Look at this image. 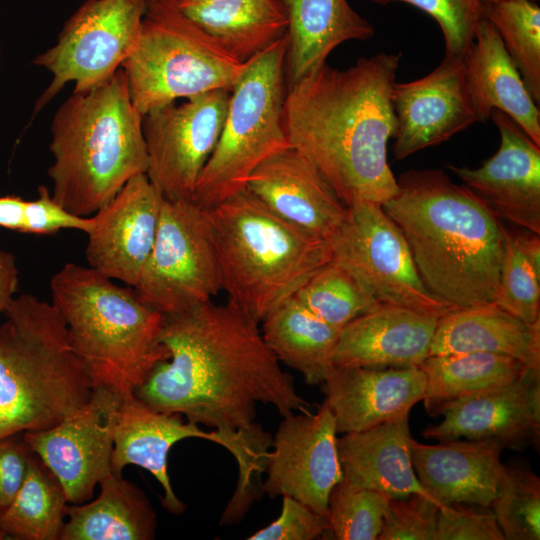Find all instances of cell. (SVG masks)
Wrapping results in <instances>:
<instances>
[{
	"label": "cell",
	"mask_w": 540,
	"mask_h": 540,
	"mask_svg": "<svg viewBox=\"0 0 540 540\" xmlns=\"http://www.w3.org/2000/svg\"><path fill=\"white\" fill-rule=\"evenodd\" d=\"M259 323L227 301L164 316L158 362L134 395L152 408L214 428L250 484L265 470L272 439L255 422L258 403L283 417L308 412L293 377L265 343Z\"/></svg>",
	"instance_id": "1"
},
{
	"label": "cell",
	"mask_w": 540,
	"mask_h": 540,
	"mask_svg": "<svg viewBox=\"0 0 540 540\" xmlns=\"http://www.w3.org/2000/svg\"><path fill=\"white\" fill-rule=\"evenodd\" d=\"M401 54L361 57L347 69L326 62L287 86L282 124L347 207L384 204L398 191L387 159L395 132L392 89Z\"/></svg>",
	"instance_id": "2"
},
{
	"label": "cell",
	"mask_w": 540,
	"mask_h": 540,
	"mask_svg": "<svg viewBox=\"0 0 540 540\" xmlns=\"http://www.w3.org/2000/svg\"><path fill=\"white\" fill-rule=\"evenodd\" d=\"M382 204L403 233L426 289L454 309L493 303L505 227L464 185L439 169L408 170Z\"/></svg>",
	"instance_id": "3"
},
{
	"label": "cell",
	"mask_w": 540,
	"mask_h": 540,
	"mask_svg": "<svg viewBox=\"0 0 540 540\" xmlns=\"http://www.w3.org/2000/svg\"><path fill=\"white\" fill-rule=\"evenodd\" d=\"M143 116L122 68L86 92L73 93L51 123V196L69 212L94 214L132 177L146 173Z\"/></svg>",
	"instance_id": "4"
},
{
	"label": "cell",
	"mask_w": 540,
	"mask_h": 540,
	"mask_svg": "<svg viewBox=\"0 0 540 540\" xmlns=\"http://www.w3.org/2000/svg\"><path fill=\"white\" fill-rule=\"evenodd\" d=\"M50 291L93 389L133 393L158 362L169 359L159 341L164 316L132 287L67 263L51 278Z\"/></svg>",
	"instance_id": "5"
},
{
	"label": "cell",
	"mask_w": 540,
	"mask_h": 540,
	"mask_svg": "<svg viewBox=\"0 0 540 540\" xmlns=\"http://www.w3.org/2000/svg\"><path fill=\"white\" fill-rule=\"evenodd\" d=\"M208 211L222 291L259 324L332 260L327 240L281 218L247 187Z\"/></svg>",
	"instance_id": "6"
},
{
	"label": "cell",
	"mask_w": 540,
	"mask_h": 540,
	"mask_svg": "<svg viewBox=\"0 0 540 540\" xmlns=\"http://www.w3.org/2000/svg\"><path fill=\"white\" fill-rule=\"evenodd\" d=\"M0 325V440L44 430L83 406L91 381L65 321L31 294L15 296Z\"/></svg>",
	"instance_id": "7"
},
{
	"label": "cell",
	"mask_w": 540,
	"mask_h": 540,
	"mask_svg": "<svg viewBox=\"0 0 540 540\" xmlns=\"http://www.w3.org/2000/svg\"><path fill=\"white\" fill-rule=\"evenodd\" d=\"M246 63L186 17L176 0H148L137 44L121 68L143 116L178 98L231 91Z\"/></svg>",
	"instance_id": "8"
},
{
	"label": "cell",
	"mask_w": 540,
	"mask_h": 540,
	"mask_svg": "<svg viewBox=\"0 0 540 540\" xmlns=\"http://www.w3.org/2000/svg\"><path fill=\"white\" fill-rule=\"evenodd\" d=\"M286 37L250 58L230 93L218 142L196 184L193 201L212 208L244 189L254 170L292 148L282 124L287 92Z\"/></svg>",
	"instance_id": "9"
},
{
	"label": "cell",
	"mask_w": 540,
	"mask_h": 540,
	"mask_svg": "<svg viewBox=\"0 0 540 540\" xmlns=\"http://www.w3.org/2000/svg\"><path fill=\"white\" fill-rule=\"evenodd\" d=\"M133 289L163 316L212 301L222 291L207 208L163 197L155 243Z\"/></svg>",
	"instance_id": "10"
},
{
	"label": "cell",
	"mask_w": 540,
	"mask_h": 540,
	"mask_svg": "<svg viewBox=\"0 0 540 540\" xmlns=\"http://www.w3.org/2000/svg\"><path fill=\"white\" fill-rule=\"evenodd\" d=\"M328 242L331 261L346 269L378 304L439 318L456 310L426 289L403 233L382 204L360 201L347 206Z\"/></svg>",
	"instance_id": "11"
},
{
	"label": "cell",
	"mask_w": 540,
	"mask_h": 540,
	"mask_svg": "<svg viewBox=\"0 0 540 540\" xmlns=\"http://www.w3.org/2000/svg\"><path fill=\"white\" fill-rule=\"evenodd\" d=\"M148 0H87L66 21L56 44L34 63L52 74L35 111L69 83L86 92L110 79L135 48Z\"/></svg>",
	"instance_id": "12"
},
{
	"label": "cell",
	"mask_w": 540,
	"mask_h": 540,
	"mask_svg": "<svg viewBox=\"0 0 540 540\" xmlns=\"http://www.w3.org/2000/svg\"><path fill=\"white\" fill-rule=\"evenodd\" d=\"M230 93L208 91L143 115L146 175L164 198L193 200L199 176L220 137Z\"/></svg>",
	"instance_id": "13"
},
{
	"label": "cell",
	"mask_w": 540,
	"mask_h": 540,
	"mask_svg": "<svg viewBox=\"0 0 540 540\" xmlns=\"http://www.w3.org/2000/svg\"><path fill=\"white\" fill-rule=\"evenodd\" d=\"M120 396L93 389L89 400L52 427L23 433L29 450L55 475L69 504L89 500L112 473L113 429Z\"/></svg>",
	"instance_id": "14"
},
{
	"label": "cell",
	"mask_w": 540,
	"mask_h": 540,
	"mask_svg": "<svg viewBox=\"0 0 540 540\" xmlns=\"http://www.w3.org/2000/svg\"><path fill=\"white\" fill-rule=\"evenodd\" d=\"M334 416L324 401L315 413L285 416L272 439L262 492L290 496L328 519V500L342 480Z\"/></svg>",
	"instance_id": "15"
},
{
	"label": "cell",
	"mask_w": 540,
	"mask_h": 540,
	"mask_svg": "<svg viewBox=\"0 0 540 540\" xmlns=\"http://www.w3.org/2000/svg\"><path fill=\"white\" fill-rule=\"evenodd\" d=\"M393 155L405 159L449 140L478 121L464 57L445 54L427 75L392 89Z\"/></svg>",
	"instance_id": "16"
},
{
	"label": "cell",
	"mask_w": 540,
	"mask_h": 540,
	"mask_svg": "<svg viewBox=\"0 0 540 540\" xmlns=\"http://www.w3.org/2000/svg\"><path fill=\"white\" fill-rule=\"evenodd\" d=\"M163 195L138 174L91 215L89 267L134 288L153 249Z\"/></svg>",
	"instance_id": "17"
},
{
	"label": "cell",
	"mask_w": 540,
	"mask_h": 540,
	"mask_svg": "<svg viewBox=\"0 0 540 540\" xmlns=\"http://www.w3.org/2000/svg\"><path fill=\"white\" fill-rule=\"evenodd\" d=\"M437 425L422 435L439 441L495 439L504 448H538L540 440V370L528 369L521 377L454 400L445 405Z\"/></svg>",
	"instance_id": "18"
},
{
	"label": "cell",
	"mask_w": 540,
	"mask_h": 540,
	"mask_svg": "<svg viewBox=\"0 0 540 540\" xmlns=\"http://www.w3.org/2000/svg\"><path fill=\"white\" fill-rule=\"evenodd\" d=\"M490 118L500 134L497 152L478 168H447L499 219L540 234V146L506 114L494 110Z\"/></svg>",
	"instance_id": "19"
},
{
	"label": "cell",
	"mask_w": 540,
	"mask_h": 540,
	"mask_svg": "<svg viewBox=\"0 0 540 540\" xmlns=\"http://www.w3.org/2000/svg\"><path fill=\"white\" fill-rule=\"evenodd\" d=\"M337 433H353L408 416L422 401L420 367L367 368L331 365L322 383Z\"/></svg>",
	"instance_id": "20"
},
{
	"label": "cell",
	"mask_w": 540,
	"mask_h": 540,
	"mask_svg": "<svg viewBox=\"0 0 540 540\" xmlns=\"http://www.w3.org/2000/svg\"><path fill=\"white\" fill-rule=\"evenodd\" d=\"M201 438L225 446L217 432H206L198 425L185 422L181 415L158 411L134 393L120 396L113 429L112 472L122 475L127 465L150 472L163 488L162 506L174 515L186 508L174 492L168 475V454L177 442Z\"/></svg>",
	"instance_id": "21"
},
{
	"label": "cell",
	"mask_w": 540,
	"mask_h": 540,
	"mask_svg": "<svg viewBox=\"0 0 540 540\" xmlns=\"http://www.w3.org/2000/svg\"><path fill=\"white\" fill-rule=\"evenodd\" d=\"M439 317L380 305L341 328L331 364L341 367H419L429 356Z\"/></svg>",
	"instance_id": "22"
},
{
	"label": "cell",
	"mask_w": 540,
	"mask_h": 540,
	"mask_svg": "<svg viewBox=\"0 0 540 540\" xmlns=\"http://www.w3.org/2000/svg\"><path fill=\"white\" fill-rule=\"evenodd\" d=\"M246 187L275 214L327 241L346 214L319 171L294 148L263 162Z\"/></svg>",
	"instance_id": "23"
},
{
	"label": "cell",
	"mask_w": 540,
	"mask_h": 540,
	"mask_svg": "<svg viewBox=\"0 0 540 540\" xmlns=\"http://www.w3.org/2000/svg\"><path fill=\"white\" fill-rule=\"evenodd\" d=\"M495 439L445 440L422 444L411 440L415 474L428 495L439 505L470 503L490 507L503 464L504 450Z\"/></svg>",
	"instance_id": "24"
},
{
	"label": "cell",
	"mask_w": 540,
	"mask_h": 540,
	"mask_svg": "<svg viewBox=\"0 0 540 540\" xmlns=\"http://www.w3.org/2000/svg\"><path fill=\"white\" fill-rule=\"evenodd\" d=\"M409 415L337 439L342 482L389 499L426 494L411 460Z\"/></svg>",
	"instance_id": "25"
},
{
	"label": "cell",
	"mask_w": 540,
	"mask_h": 540,
	"mask_svg": "<svg viewBox=\"0 0 540 540\" xmlns=\"http://www.w3.org/2000/svg\"><path fill=\"white\" fill-rule=\"evenodd\" d=\"M479 122L498 110L510 117L540 146V111L506 52L493 25L485 19L464 57Z\"/></svg>",
	"instance_id": "26"
},
{
	"label": "cell",
	"mask_w": 540,
	"mask_h": 540,
	"mask_svg": "<svg viewBox=\"0 0 540 540\" xmlns=\"http://www.w3.org/2000/svg\"><path fill=\"white\" fill-rule=\"evenodd\" d=\"M287 19V86L326 62L349 40H368L374 26L347 0H278Z\"/></svg>",
	"instance_id": "27"
},
{
	"label": "cell",
	"mask_w": 540,
	"mask_h": 540,
	"mask_svg": "<svg viewBox=\"0 0 540 540\" xmlns=\"http://www.w3.org/2000/svg\"><path fill=\"white\" fill-rule=\"evenodd\" d=\"M489 352L540 369V321L528 323L494 303L456 309L439 318L430 355Z\"/></svg>",
	"instance_id": "28"
},
{
	"label": "cell",
	"mask_w": 540,
	"mask_h": 540,
	"mask_svg": "<svg viewBox=\"0 0 540 540\" xmlns=\"http://www.w3.org/2000/svg\"><path fill=\"white\" fill-rule=\"evenodd\" d=\"M99 496L89 503L67 506L60 540H151L157 517L146 494L113 472L99 484Z\"/></svg>",
	"instance_id": "29"
},
{
	"label": "cell",
	"mask_w": 540,
	"mask_h": 540,
	"mask_svg": "<svg viewBox=\"0 0 540 540\" xmlns=\"http://www.w3.org/2000/svg\"><path fill=\"white\" fill-rule=\"evenodd\" d=\"M180 11L241 61L286 34L278 0H176Z\"/></svg>",
	"instance_id": "30"
},
{
	"label": "cell",
	"mask_w": 540,
	"mask_h": 540,
	"mask_svg": "<svg viewBox=\"0 0 540 540\" xmlns=\"http://www.w3.org/2000/svg\"><path fill=\"white\" fill-rule=\"evenodd\" d=\"M260 325L265 343L279 362L301 373L309 385L323 383L340 329L317 317L294 295Z\"/></svg>",
	"instance_id": "31"
},
{
	"label": "cell",
	"mask_w": 540,
	"mask_h": 540,
	"mask_svg": "<svg viewBox=\"0 0 540 540\" xmlns=\"http://www.w3.org/2000/svg\"><path fill=\"white\" fill-rule=\"evenodd\" d=\"M419 367L426 378L422 401L432 417L454 400L509 383L532 369L511 356L489 352L430 355Z\"/></svg>",
	"instance_id": "32"
},
{
	"label": "cell",
	"mask_w": 540,
	"mask_h": 540,
	"mask_svg": "<svg viewBox=\"0 0 540 540\" xmlns=\"http://www.w3.org/2000/svg\"><path fill=\"white\" fill-rule=\"evenodd\" d=\"M68 504L58 479L32 453L18 491L0 515V539L60 540Z\"/></svg>",
	"instance_id": "33"
},
{
	"label": "cell",
	"mask_w": 540,
	"mask_h": 540,
	"mask_svg": "<svg viewBox=\"0 0 540 540\" xmlns=\"http://www.w3.org/2000/svg\"><path fill=\"white\" fill-rule=\"evenodd\" d=\"M486 19L496 29L527 90L540 102V7L533 0L486 4Z\"/></svg>",
	"instance_id": "34"
},
{
	"label": "cell",
	"mask_w": 540,
	"mask_h": 540,
	"mask_svg": "<svg viewBox=\"0 0 540 540\" xmlns=\"http://www.w3.org/2000/svg\"><path fill=\"white\" fill-rule=\"evenodd\" d=\"M294 296L317 317L340 330L380 306L346 269L333 261L310 277Z\"/></svg>",
	"instance_id": "35"
},
{
	"label": "cell",
	"mask_w": 540,
	"mask_h": 540,
	"mask_svg": "<svg viewBox=\"0 0 540 540\" xmlns=\"http://www.w3.org/2000/svg\"><path fill=\"white\" fill-rule=\"evenodd\" d=\"M490 508L505 540L540 539V479L529 466L503 464Z\"/></svg>",
	"instance_id": "36"
},
{
	"label": "cell",
	"mask_w": 540,
	"mask_h": 540,
	"mask_svg": "<svg viewBox=\"0 0 540 540\" xmlns=\"http://www.w3.org/2000/svg\"><path fill=\"white\" fill-rule=\"evenodd\" d=\"M389 498L369 489H355L340 481L328 500L325 539L378 540Z\"/></svg>",
	"instance_id": "37"
},
{
	"label": "cell",
	"mask_w": 540,
	"mask_h": 540,
	"mask_svg": "<svg viewBox=\"0 0 540 540\" xmlns=\"http://www.w3.org/2000/svg\"><path fill=\"white\" fill-rule=\"evenodd\" d=\"M493 303L528 323L540 321V276L524 257L514 232L506 228L500 283Z\"/></svg>",
	"instance_id": "38"
},
{
	"label": "cell",
	"mask_w": 540,
	"mask_h": 540,
	"mask_svg": "<svg viewBox=\"0 0 540 540\" xmlns=\"http://www.w3.org/2000/svg\"><path fill=\"white\" fill-rule=\"evenodd\" d=\"M386 6L401 2L412 5L432 17L440 27L445 54L465 57L481 23L486 19L484 0H369Z\"/></svg>",
	"instance_id": "39"
},
{
	"label": "cell",
	"mask_w": 540,
	"mask_h": 540,
	"mask_svg": "<svg viewBox=\"0 0 540 540\" xmlns=\"http://www.w3.org/2000/svg\"><path fill=\"white\" fill-rule=\"evenodd\" d=\"M438 509L426 494L389 499L378 540H436Z\"/></svg>",
	"instance_id": "40"
},
{
	"label": "cell",
	"mask_w": 540,
	"mask_h": 540,
	"mask_svg": "<svg viewBox=\"0 0 540 540\" xmlns=\"http://www.w3.org/2000/svg\"><path fill=\"white\" fill-rule=\"evenodd\" d=\"M436 540H505L490 507L470 503L441 505Z\"/></svg>",
	"instance_id": "41"
},
{
	"label": "cell",
	"mask_w": 540,
	"mask_h": 540,
	"mask_svg": "<svg viewBox=\"0 0 540 540\" xmlns=\"http://www.w3.org/2000/svg\"><path fill=\"white\" fill-rule=\"evenodd\" d=\"M328 519L290 496H282L280 516L258 530L248 540H314L325 539Z\"/></svg>",
	"instance_id": "42"
},
{
	"label": "cell",
	"mask_w": 540,
	"mask_h": 540,
	"mask_svg": "<svg viewBox=\"0 0 540 540\" xmlns=\"http://www.w3.org/2000/svg\"><path fill=\"white\" fill-rule=\"evenodd\" d=\"M91 226V216L69 212L54 201L45 186L39 187L37 199L27 201L24 233L46 235L68 229L87 233Z\"/></svg>",
	"instance_id": "43"
},
{
	"label": "cell",
	"mask_w": 540,
	"mask_h": 540,
	"mask_svg": "<svg viewBox=\"0 0 540 540\" xmlns=\"http://www.w3.org/2000/svg\"><path fill=\"white\" fill-rule=\"evenodd\" d=\"M31 455L24 440L17 435L0 440V515L18 491Z\"/></svg>",
	"instance_id": "44"
},
{
	"label": "cell",
	"mask_w": 540,
	"mask_h": 540,
	"mask_svg": "<svg viewBox=\"0 0 540 540\" xmlns=\"http://www.w3.org/2000/svg\"><path fill=\"white\" fill-rule=\"evenodd\" d=\"M19 277L15 257L0 248V316L4 315L18 290Z\"/></svg>",
	"instance_id": "45"
},
{
	"label": "cell",
	"mask_w": 540,
	"mask_h": 540,
	"mask_svg": "<svg viewBox=\"0 0 540 540\" xmlns=\"http://www.w3.org/2000/svg\"><path fill=\"white\" fill-rule=\"evenodd\" d=\"M27 201L18 196H0V227L24 233Z\"/></svg>",
	"instance_id": "46"
},
{
	"label": "cell",
	"mask_w": 540,
	"mask_h": 540,
	"mask_svg": "<svg viewBox=\"0 0 540 540\" xmlns=\"http://www.w3.org/2000/svg\"><path fill=\"white\" fill-rule=\"evenodd\" d=\"M519 247L533 268L535 273L540 276V237L534 232H514Z\"/></svg>",
	"instance_id": "47"
},
{
	"label": "cell",
	"mask_w": 540,
	"mask_h": 540,
	"mask_svg": "<svg viewBox=\"0 0 540 540\" xmlns=\"http://www.w3.org/2000/svg\"><path fill=\"white\" fill-rule=\"evenodd\" d=\"M484 1H485V4H487V3L494 2V1H497V0H484ZM533 1H536V0H533Z\"/></svg>",
	"instance_id": "48"
}]
</instances>
